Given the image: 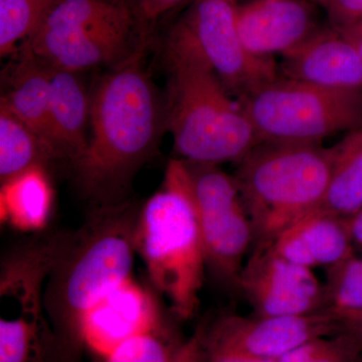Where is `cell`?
Instances as JSON below:
<instances>
[{"label": "cell", "instance_id": "cell-17", "mask_svg": "<svg viewBox=\"0 0 362 362\" xmlns=\"http://www.w3.org/2000/svg\"><path fill=\"white\" fill-rule=\"evenodd\" d=\"M54 192L45 166H35L1 182L0 216L23 232H42L51 214Z\"/></svg>", "mask_w": 362, "mask_h": 362}, {"label": "cell", "instance_id": "cell-28", "mask_svg": "<svg viewBox=\"0 0 362 362\" xmlns=\"http://www.w3.org/2000/svg\"><path fill=\"white\" fill-rule=\"evenodd\" d=\"M138 13L143 20L151 21L170 11L185 0H137Z\"/></svg>", "mask_w": 362, "mask_h": 362}, {"label": "cell", "instance_id": "cell-3", "mask_svg": "<svg viewBox=\"0 0 362 362\" xmlns=\"http://www.w3.org/2000/svg\"><path fill=\"white\" fill-rule=\"evenodd\" d=\"M168 127L185 161L216 164L240 161L259 143L240 104L187 40L170 32Z\"/></svg>", "mask_w": 362, "mask_h": 362}, {"label": "cell", "instance_id": "cell-5", "mask_svg": "<svg viewBox=\"0 0 362 362\" xmlns=\"http://www.w3.org/2000/svg\"><path fill=\"white\" fill-rule=\"evenodd\" d=\"M334 154L320 143L259 142L240 161L235 180L259 246L318 209Z\"/></svg>", "mask_w": 362, "mask_h": 362}, {"label": "cell", "instance_id": "cell-16", "mask_svg": "<svg viewBox=\"0 0 362 362\" xmlns=\"http://www.w3.org/2000/svg\"><path fill=\"white\" fill-rule=\"evenodd\" d=\"M49 68V147L54 160H66L71 165L89 140L90 99L77 73Z\"/></svg>", "mask_w": 362, "mask_h": 362}, {"label": "cell", "instance_id": "cell-2", "mask_svg": "<svg viewBox=\"0 0 362 362\" xmlns=\"http://www.w3.org/2000/svg\"><path fill=\"white\" fill-rule=\"evenodd\" d=\"M140 209L132 202L93 207L84 225L69 232L45 290L56 339V362H70L82 342L85 317L132 276Z\"/></svg>", "mask_w": 362, "mask_h": 362}, {"label": "cell", "instance_id": "cell-26", "mask_svg": "<svg viewBox=\"0 0 362 362\" xmlns=\"http://www.w3.org/2000/svg\"><path fill=\"white\" fill-rule=\"evenodd\" d=\"M327 14L333 28L362 21V0H312Z\"/></svg>", "mask_w": 362, "mask_h": 362}, {"label": "cell", "instance_id": "cell-7", "mask_svg": "<svg viewBox=\"0 0 362 362\" xmlns=\"http://www.w3.org/2000/svg\"><path fill=\"white\" fill-rule=\"evenodd\" d=\"M185 163L206 267L223 284L239 288L254 230L237 181L213 164Z\"/></svg>", "mask_w": 362, "mask_h": 362}, {"label": "cell", "instance_id": "cell-29", "mask_svg": "<svg viewBox=\"0 0 362 362\" xmlns=\"http://www.w3.org/2000/svg\"><path fill=\"white\" fill-rule=\"evenodd\" d=\"M206 352L209 362H278V359L258 358V357L245 356L235 352L207 349Z\"/></svg>", "mask_w": 362, "mask_h": 362}, {"label": "cell", "instance_id": "cell-9", "mask_svg": "<svg viewBox=\"0 0 362 362\" xmlns=\"http://www.w3.org/2000/svg\"><path fill=\"white\" fill-rule=\"evenodd\" d=\"M339 332V318L328 311L301 316L250 318L230 315L206 328V347L258 358L279 359L305 343Z\"/></svg>", "mask_w": 362, "mask_h": 362}, {"label": "cell", "instance_id": "cell-30", "mask_svg": "<svg viewBox=\"0 0 362 362\" xmlns=\"http://www.w3.org/2000/svg\"><path fill=\"white\" fill-rule=\"evenodd\" d=\"M335 30L354 47L362 59V21L335 28Z\"/></svg>", "mask_w": 362, "mask_h": 362}, {"label": "cell", "instance_id": "cell-36", "mask_svg": "<svg viewBox=\"0 0 362 362\" xmlns=\"http://www.w3.org/2000/svg\"><path fill=\"white\" fill-rule=\"evenodd\" d=\"M361 259H362V257H361Z\"/></svg>", "mask_w": 362, "mask_h": 362}, {"label": "cell", "instance_id": "cell-18", "mask_svg": "<svg viewBox=\"0 0 362 362\" xmlns=\"http://www.w3.org/2000/svg\"><path fill=\"white\" fill-rule=\"evenodd\" d=\"M25 56L0 103L39 136L54 161L49 147V68L28 52Z\"/></svg>", "mask_w": 362, "mask_h": 362}, {"label": "cell", "instance_id": "cell-1", "mask_svg": "<svg viewBox=\"0 0 362 362\" xmlns=\"http://www.w3.org/2000/svg\"><path fill=\"white\" fill-rule=\"evenodd\" d=\"M160 103L141 49L105 75L90 99V134L71 164L76 183L93 207L123 204L135 175L156 151Z\"/></svg>", "mask_w": 362, "mask_h": 362}, {"label": "cell", "instance_id": "cell-11", "mask_svg": "<svg viewBox=\"0 0 362 362\" xmlns=\"http://www.w3.org/2000/svg\"><path fill=\"white\" fill-rule=\"evenodd\" d=\"M162 324L163 317L156 295L131 276L88 312L82 342L105 359L124 342Z\"/></svg>", "mask_w": 362, "mask_h": 362}, {"label": "cell", "instance_id": "cell-12", "mask_svg": "<svg viewBox=\"0 0 362 362\" xmlns=\"http://www.w3.org/2000/svg\"><path fill=\"white\" fill-rule=\"evenodd\" d=\"M312 0H247L235 11L238 32L245 47L259 58L288 54L322 25Z\"/></svg>", "mask_w": 362, "mask_h": 362}, {"label": "cell", "instance_id": "cell-35", "mask_svg": "<svg viewBox=\"0 0 362 362\" xmlns=\"http://www.w3.org/2000/svg\"><path fill=\"white\" fill-rule=\"evenodd\" d=\"M358 362H362L361 358V359H359V361H358Z\"/></svg>", "mask_w": 362, "mask_h": 362}, {"label": "cell", "instance_id": "cell-20", "mask_svg": "<svg viewBox=\"0 0 362 362\" xmlns=\"http://www.w3.org/2000/svg\"><path fill=\"white\" fill-rule=\"evenodd\" d=\"M52 161L44 143L32 129L0 103V180H11L35 166Z\"/></svg>", "mask_w": 362, "mask_h": 362}, {"label": "cell", "instance_id": "cell-25", "mask_svg": "<svg viewBox=\"0 0 362 362\" xmlns=\"http://www.w3.org/2000/svg\"><path fill=\"white\" fill-rule=\"evenodd\" d=\"M361 351V342L341 331L337 337L316 340L312 362H358Z\"/></svg>", "mask_w": 362, "mask_h": 362}, {"label": "cell", "instance_id": "cell-13", "mask_svg": "<svg viewBox=\"0 0 362 362\" xmlns=\"http://www.w3.org/2000/svg\"><path fill=\"white\" fill-rule=\"evenodd\" d=\"M282 57L281 77L327 89L362 90V59L331 25Z\"/></svg>", "mask_w": 362, "mask_h": 362}, {"label": "cell", "instance_id": "cell-10", "mask_svg": "<svg viewBox=\"0 0 362 362\" xmlns=\"http://www.w3.org/2000/svg\"><path fill=\"white\" fill-rule=\"evenodd\" d=\"M242 290L256 316H301L325 309V289L312 269L259 246L243 268Z\"/></svg>", "mask_w": 362, "mask_h": 362}, {"label": "cell", "instance_id": "cell-33", "mask_svg": "<svg viewBox=\"0 0 362 362\" xmlns=\"http://www.w3.org/2000/svg\"><path fill=\"white\" fill-rule=\"evenodd\" d=\"M354 244L362 246V207L356 214L345 218Z\"/></svg>", "mask_w": 362, "mask_h": 362}, {"label": "cell", "instance_id": "cell-34", "mask_svg": "<svg viewBox=\"0 0 362 362\" xmlns=\"http://www.w3.org/2000/svg\"><path fill=\"white\" fill-rule=\"evenodd\" d=\"M244 1H247V0H239V2H244Z\"/></svg>", "mask_w": 362, "mask_h": 362}, {"label": "cell", "instance_id": "cell-21", "mask_svg": "<svg viewBox=\"0 0 362 362\" xmlns=\"http://www.w3.org/2000/svg\"><path fill=\"white\" fill-rule=\"evenodd\" d=\"M122 23H131L130 11L115 0H59L40 30H84Z\"/></svg>", "mask_w": 362, "mask_h": 362}, {"label": "cell", "instance_id": "cell-14", "mask_svg": "<svg viewBox=\"0 0 362 362\" xmlns=\"http://www.w3.org/2000/svg\"><path fill=\"white\" fill-rule=\"evenodd\" d=\"M131 23L73 30H37L25 52L51 68L78 71L109 63L123 54Z\"/></svg>", "mask_w": 362, "mask_h": 362}, {"label": "cell", "instance_id": "cell-4", "mask_svg": "<svg viewBox=\"0 0 362 362\" xmlns=\"http://www.w3.org/2000/svg\"><path fill=\"white\" fill-rule=\"evenodd\" d=\"M135 243L152 284L173 314L192 318L206 263L185 160L170 161L160 189L140 209Z\"/></svg>", "mask_w": 362, "mask_h": 362}, {"label": "cell", "instance_id": "cell-32", "mask_svg": "<svg viewBox=\"0 0 362 362\" xmlns=\"http://www.w3.org/2000/svg\"><path fill=\"white\" fill-rule=\"evenodd\" d=\"M340 327L342 332L349 333L362 345V314L340 319Z\"/></svg>", "mask_w": 362, "mask_h": 362}, {"label": "cell", "instance_id": "cell-19", "mask_svg": "<svg viewBox=\"0 0 362 362\" xmlns=\"http://www.w3.org/2000/svg\"><path fill=\"white\" fill-rule=\"evenodd\" d=\"M334 148L329 181L317 209L346 218L362 207V127L351 131Z\"/></svg>", "mask_w": 362, "mask_h": 362}, {"label": "cell", "instance_id": "cell-6", "mask_svg": "<svg viewBox=\"0 0 362 362\" xmlns=\"http://www.w3.org/2000/svg\"><path fill=\"white\" fill-rule=\"evenodd\" d=\"M259 142L320 143L362 127V90L276 78L239 102Z\"/></svg>", "mask_w": 362, "mask_h": 362}, {"label": "cell", "instance_id": "cell-27", "mask_svg": "<svg viewBox=\"0 0 362 362\" xmlns=\"http://www.w3.org/2000/svg\"><path fill=\"white\" fill-rule=\"evenodd\" d=\"M206 327L199 326L194 334L181 343L173 362H209L206 349Z\"/></svg>", "mask_w": 362, "mask_h": 362}, {"label": "cell", "instance_id": "cell-8", "mask_svg": "<svg viewBox=\"0 0 362 362\" xmlns=\"http://www.w3.org/2000/svg\"><path fill=\"white\" fill-rule=\"evenodd\" d=\"M239 0H194L171 32L187 40L239 102L279 77L274 59L247 51L235 21Z\"/></svg>", "mask_w": 362, "mask_h": 362}, {"label": "cell", "instance_id": "cell-22", "mask_svg": "<svg viewBox=\"0 0 362 362\" xmlns=\"http://www.w3.org/2000/svg\"><path fill=\"white\" fill-rule=\"evenodd\" d=\"M59 0H0V54L6 57L40 30Z\"/></svg>", "mask_w": 362, "mask_h": 362}, {"label": "cell", "instance_id": "cell-23", "mask_svg": "<svg viewBox=\"0 0 362 362\" xmlns=\"http://www.w3.org/2000/svg\"><path fill=\"white\" fill-rule=\"evenodd\" d=\"M325 309L338 318L362 314V259L351 256L327 269Z\"/></svg>", "mask_w": 362, "mask_h": 362}, {"label": "cell", "instance_id": "cell-31", "mask_svg": "<svg viewBox=\"0 0 362 362\" xmlns=\"http://www.w3.org/2000/svg\"><path fill=\"white\" fill-rule=\"evenodd\" d=\"M316 340H312L310 342L305 343L301 346L291 350L285 356L280 357L278 362H312Z\"/></svg>", "mask_w": 362, "mask_h": 362}, {"label": "cell", "instance_id": "cell-15", "mask_svg": "<svg viewBox=\"0 0 362 362\" xmlns=\"http://www.w3.org/2000/svg\"><path fill=\"white\" fill-rule=\"evenodd\" d=\"M268 246L283 259L309 269H328L354 255L345 218L322 209L288 226Z\"/></svg>", "mask_w": 362, "mask_h": 362}, {"label": "cell", "instance_id": "cell-24", "mask_svg": "<svg viewBox=\"0 0 362 362\" xmlns=\"http://www.w3.org/2000/svg\"><path fill=\"white\" fill-rule=\"evenodd\" d=\"M180 345L169 337L164 324L131 338L109 354L105 362H173Z\"/></svg>", "mask_w": 362, "mask_h": 362}]
</instances>
